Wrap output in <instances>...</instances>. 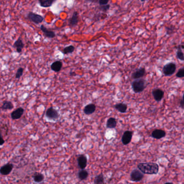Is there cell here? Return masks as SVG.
Here are the masks:
<instances>
[{
	"label": "cell",
	"instance_id": "obj_18",
	"mask_svg": "<svg viewBox=\"0 0 184 184\" xmlns=\"http://www.w3.org/2000/svg\"><path fill=\"white\" fill-rule=\"evenodd\" d=\"M57 0H38L40 6L43 8H49L52 6Z\"/></svg>",
	"mask_w": 184,
	"mask_h": 184
},
{
	"label": "cell",
	"instance_id": "obj_1",
	"mask_svg": "<svg viewBox=\"0 0 184 184\" xmlns=\"http://www.w3.org/2000/svg\"><path fill=\"white\" fill-rule=\"evenodd\" d=\"M137 167L144 174H156L159 172V165L155 163H142Z\"/></svg>",
	"mask_w": 184,
	"mask_h": 184
},
{
	"label": "cell",
	"instance_id": "obj_19",
	"mask_svg": "<svg viewBox=\"0 0 184 184\" xmlns=\"http://www.w3.org/2000/svg\"><path fill=\"white\" fill-rule=\"evenodd\" d=\"M62 65L63 64L61 61H56L51 64V69L55 72H58L61 70Z\"/></svg>",
	"mask_w": 184,
	"mask_h": 184
},
{
	"label": "cell",
	"instance_id": "obj_17",
	"mask_svg": "<svg viewBox=\"0 0 184 184\" xmlns=\"http://www.w3.org/2000/svg\"><path fill=\"white\" fill-rule=\"evenodd\" d=\"M79 23V13L77 11H74L71 18L69 20V25L71 27H74Z\"/></svg>",
	"mask_w": 184,
	"mask_h": 184
},
{
	"label": "cell",
	"instance_id": "obj_25",
	"mask_svg": "<svg viewBox=\"0 0 184 184\" xmlns=\"http://www.w3.org/2000/svg\"><path fill=\"white\" fill-rule=\"evenodd\" d=\"M33 179H34V180L35 181V182L39 183H41L42 181H43V180H44L45 176H44L43 174H42V173L36 172V173H35L33 175Z\"/></svg>",
	"mask_w": 184,
	"mask_h": 184
},
{
	"label": "cell",
	"instance_id": "obj_12",
	"mask_svg": "<svg viewBox=\"0 0 184 184\" xmlns=\"http://www.w3.org/2000/svg\"><path fill=\"white\" fill-rule=\"evenodd\" d=\"M24 109L22 107L18 108L16 110L13 111L11 114V117L13 120H17L20 118L24 113Z\"/></svg>",
	"mask_w": 184,
	"mask_h": 184
},
{
	"label": "cell",
	"instance_id": "obj_28",
	"mask_svg": "<svg viewBox=\"0 0 184 184\" xmlns=\"http://www.w3.org/2000/svg\"><path fill=\"white\" fill-rule=\"evenodd\" d=\"M23 71H24V70H23V68H22V67L19 68L17 70V72H16V74H15V78H16V79H20V78L22 77V75H23Z\"/></svg>",
	"mask_w": 184,
	"mask_h": 184
},
{
	"label": "cell",
	"instance_id": "obj_37",
	"mask_svg": "<svg viewBox=\"0 0 184 184\" xmlns=\"http://www.w3.org/2000/svg\"><path fill=\"white\" fill-rule=\"evenodd\" d=\"M142 2H145V0H140Z\"/></svg>",
	"mask_w": 184,
	"mask_h": 184
},
{
	"label": "cell",
	"instance_id": "obj_7",
	"mask_svg": "<svg viewBox=\"0 0 184 184\" xmlns=\"http://www.w3.org/2000/svg\"><path fill=\"white\" fill-rule=\"evenodd\" d=\"M46 116L49 119H51L53 120H56L58 119L59 116L58 111L55 109L53 107H50L48 108V110L46 111Z\"/></svg>",
	"mask_w": 184,
	"mask_h": 184
},
{
	"label": "cell",
	"instance_id": "obj_5",
	"mask_svg": "<svg viewBox=\"0 0 184 184\" xmlns=\"http://www.w3.org/2000/svg\"><path fill=\"white\" fill-rule=\"evenodd\" d=\"M131 180L134 182H138L142 180L144 178V173L138 170H133L130 174Z\"/></svg>",
	"mask_w": 184,
	"mask_h": 184
},
{
	"label": "cell",
	"instance_id": "obj_15",
	"mask_svg": "<svg viewBox=\"0 0 184 184\" xmlns=\"http://www.w3.org/2000/svg\"><path fill=\"white\" fill-rule=\"evenodd\" d=\"M13 47L16 49V50L18 53H21L22 52V49L24 47V44L20 37L13 44Z\"/></svg>",
	"mask_w": 184,
	"mask_h": 184
},
{
	"label": "cell",
	"instance_id": "obj_23",
	"mask_svg": "<svg viewBox=\"0 0 184 184\" xmlns=\"http://www.w3.org/2000/svg\"><path fill=\"white\" fill-rule=\"evenodd\" d=\"M184 45H180L178 47L177 51V57L178 59L181 61H184V54L182 51V49H184Z\"/></svg>",
	"mask_w": 184,
	"mask_h": 184
},
{
	"label": "cell",
	"instance_id": "obj_27",
	"mask_svg": "<svg viewBox=\"0 0 184 184\" xmlns=\"http://www.w3.org/2000/svg\"><path fill=\"white\" fill-rule=\"evenodd\" d=\"M74 51L75 47L73 45H69L68 47H64L62 52L64 54H71Z\"/></svg>",
	"mask_w": 184,
	"mask_h": 184
},
{
	"label": "cell",
	"instance_id": "obj_10",
	"mask_svg": "<svg viewBox=\"0 0 184 184\" xmlns=\"http://www.w3.org/2000/svg\"><path fill=\"white\" fill-rule=\"evenodd\" d=\"M152 95L154 100L157 102H159L164 97V91L159 88H156L152 91Z\"/></svg>",
	"mask_w": 184,
	"mask_h": 184
},
{
	"label": "cell",
	"instance_id": "obj_11",
	"mask_svg": "<svg viewBox=\"0 0 184 184\" xmlns=\"http://www.w3.org/2000/svg\"><path fill=\"white\" fill-rule=\"evenodd\" d=\"M146 70L145 68H140L138 69H137L132 74V78L133 79H139L143 77L144 75L145 74Z\"/></svg>",
	"mask_w": 184,
	"mask_h": 184
},
{
	"label": "cell",
	"instance_id": "obj_14",
	"mask_svg": "<svg viewBox=\"0 0 184 184\" xmlns=\"http://www.w3.org/2000/svg\"><path fill=\"white\" fill-rule=\"evenodd\" d=\"M40 29L45 36L48 38H53L56 36L55 32H54L53 31L48 30V29L46 27H45L43 25H41Z\"/></svg>",
	"mask_w": 184,
	"mask_h": 184
},
{
	"label": "cell",
	"instance_id": "obj_8",
	"mask_svg": "<svg viewBox=\"0 0 184 184\" xmlns=\"http://www.w3.org/2000/svg\"><path fill=\"white\" fill-rule=\"evenodd\" d=\"M13 167H14L13 164L7 163L1 167L0 173L2 176H7L10 174V172L13 169Z\"/></svg>",
	"mask_w": 184,
	"mask_h": 184
},
{
	"label": "cell",
	"instance_id": "obj_16",
	"mask_svg": "<svg viewBox=\"0 0 184 184\" xmlns=\"http://www.w3.org/2000/svg\"><path fill=\"white\" fill-rule=\"evenodd\" d=\"M96 106L95 104H90L86 105L84 108V113L86 115H91L93 114L96 111Z\"/></svg>",
	"mask_w": 184,
	"mask_h": 184
},
{
	"label": "cell",
	"instance_id": "obj_6",
	"mask_svg": "<svg viewBox=\"0 0 184 184\" xmlns=\"http://www.w3.org/2000/svg\"><path fill=\"white\" fill-rule=\"evenodd\" d=\"M133 132L131 131L126 130L124 133L122 137V142L123 145H126L129 144L131 142L132 138Z\"/></svg>",
	"mask_w": 184,
	"mask_h": 184
},
{
	"label": "cell",
	"instance_id": "obj_20",
	"mask_svg": "<svg viewBox=\"0 0 184 184\" xmlns=\"http://www.w3.org/2000/svg\"><path fill=\"white\" fill-rule=\"evenodd\" d=\"M114 107L116 109L121 113H125L127 109V104L123 103L116 104L115 105Z\"/></svg>",
	"mask_w": 184,
	"mask_h": 184
},
{
	"label": "cell",
	"instance_id": "obj_36",
	"mask_svg": "<svg viewBox=\"0 0 184 184\" xmlns=\"http://www.w3.org/2000/svg\"><path fill=\"white\" fill-rule=\"evenodd\" d=\"M165 184H173V183H165Z\"/></svg>",
	"mask_w": 184,
	"mask_h": 184
},
{
	"label": "cell",
	"instance_id": "obj_22",
	"mask_svg": "<svg viewBox=\"0 0 184 184\" xmlns=\"http://www.w3.org/2000/svg\"><path fill=\"white\" fill-rule=\"evenodd\" d=\"M78 176L79 180H84L86 179L89 176V173L85 169H82L81 170L79 171L78 173Z\"/></svg>",
	"mask_w": 184,
	"mask_h": 184
},
{
	"label": "cell",
	"instance_id": "obj_30",
	"mask_svg": "<svg viewBox=\"0 0 184 184\" xmlns=\"http://www.w3.org/2000/svg\"><path fill=\"white\" fill-rule=\"evenodd\" d=\"M110 8V5L109 4H108L104 6H100L99 9L103 12H106L108 10H109Z\"/></svg>",
	"mask_w": 184,
	"mask_h": 184
},
{
	"label": "cell",
	"instance_id": "obj_29",
	"mask_svg": "<svg viewBox=\"0 0 184 184\" xmlns=\"http://www.w3.org/2000/svg\"><path fill=\"white\" fill-rule=\"evenodd\" d=\"M174 29H175V27L172 25L166 27V34L169 35H171V34L174 33Z\"/></svg>",
	"mask_w": 184,
	"mask_h": 184
},
{
	"label": "cell",
	"instance_id": "obj_24",
	"mask_svg": "<svg viewBox=\"0 0 184 184\" xmlns=\"http://www.w3.org/2000/svg\"><path fill=\"white\" fill-rule=\"evenodd\" d=\"M14 108V105L11 102L9 101H4L2 105L1 109L2 110H11Z\"/></svg>",
	"mask_w": 184,
	"mask_h": 184
},
{
	"label": "cell",
	"instance_id": "obj_21",
	"mask_svg": "<svg viewBox=\"0 0 184 184\" xmlns=\"http://www.w3.org/2000/svg\"><path fill=\"white\" fill-rule=\"evenodd\" d=\"M117 125V121L115 118L110 117L106 122V127L109 129L115 128Z\"/></svg>",
	"mask_w": 184,
	"mask_h": 184
},
{
	"label": "cell",
	"instance_id": "obj_2",
	"mask_svg": "<svg viewBox=\"0 0 184 184\" xmlns=\"http://www.w3.org/2000/svg\"><path fill=\"white\" fill-rule=\"evenodd\" d=\"M131 85L133 92L135 93H140L145 89L146 82L144 79H139L133 81Z\"/></svg>",
	"mask_w": 184,
	"mask_h": 184
},
{
	"label": "cell",
	"instance_id": "obj_33",
	"mask_svg": "<svg viewBox=\"0 0 184 184\" xmlns=\"http://www.w3.org/2000/svg\"><path fill=\"white\" fill-rule=\"evenodd\" d=\"M180 107L182 108H184V94H183V99H181L180 102Z\"/></svg>",
	"mask_w": 184,
	"mask_h": 184
},
{
	"label": "cell",
	"instance_id": "obj_35",
	"mask_svg": "<svg viewBox=\"0 0 184 184\" xmlns=\"http://www.w3.org/2000/svg\"><path fill=\"white\" fill-rule=\"evenodd\" d=\"M4 140L2 136H1V145L2 146V145L4 144Z\"/></svg>",
	"mask_w": 184,
	"mask_h": 184
},
{
	"label": "cell",
	"instance_id": "obj_9",
	"mask_svg": "<svg viewBox=\"0 0 184 184\" xmlns=\"http://www.w3.org/2000/svg\"><path fill=\"white\" fill-rule=\"evenodd\" d=\"M77 163L79 167L82 169H85L87 166L88 159L84 154H80L77 158Z\"/></svg>",
	"mask_w": 184,
	"mask_h": 184
},
{
	"label": "cell",
	"instance_id": "obj_4",
	"mask_svg": "<svg viewBox=\"0 0 184 184\" xmlns=\"http://www.w3.org/2000/svg\"><path fill=\"white\" fill-rule=\"evenodd\" d=\"M176 69L177 66L176 64L173 63H169L164 65L163 72L165 76H171L175 73Z\"/></svg>",
	"mask_w": 184,
	"mask_h": 184
},
{
	"label": "cell",
	"instance_id": "obj_26",
	"mask_svg": "<svg viewBox=\"0 0 184 184\" xmlns=\"http://www.w3.org/2000/svg\"><path fill=\"white\" fill-rule=\"evenodd\" d=\"M104 178L102 173L97 175L94 179V184H104Z\"/></svg>",
	"mask_w": 184,
	"mask_h": 184
},
{
	"label": "cell",
	"instance_id": "obj_13",
	"mask_svg": "<svg viewBox=\"0 0 184 184\" xmlns=\"http://www.w3.org/2000/svg\"><path fill=\"white\" fill-rule=\"evenodd\" d=\"M166 136V133L165 131L161 129H155L151 134V136L157 140H160Z\"/></svg>",
	"mask_w": 184,
	"mask_h": 184
},
{
	"label": "cell",
	"instance_id": "obj_31",
	"mask_svg": "<svg viewBox=\"0 0 184 184\" xmlns=\"http://www.w3.org/2000/svg\"><path fill=\"white\" fill-rule=\"evenodd\" d=\"M176 77L179 78H182L184 77V68H181L178 71L176 74Z\"/></svg>",
	"mask_w": 184,
	"mask_h": 184
},
{
	"label": "cell",
	"instance_id": "obj_32",
	"mask_svg": "<svg viewBox=\"0 0 184 184\" xmlns=\"http://www.w3.org/2000/svg\"><path fill=\"white\" fill-rule=\"evenodd\" d=\"M109 0H98V4L99 6H104L108 4Z\"/></svg>",
	"mask_w": 184,
	"mask_h": 184
},
{
	"label": "cell",
	"instance_id": "obj_3",
	"mask_svg": "<svg viewBox=\"0 0 184 184\" xmlns=\"http://www.w3.org/2000/svg\"><path fill=\"white\" fill-rule=\"evenodd\" d=\"M27 18L29 21H30L31 22H33L36 24L41 23L44 20V18L42 16L31 11L28 13Z\"/></svg>",
	"mask_w": 184,
	"mask_h": 184
},
{
	"label": "cell",
	"instance_id": "obj_34",
	"mask_svg": "<svg viewBox=\"0 0 184 184\" xmlns=\"http://www.w3.org/2000/svg\"><path fill=\"white\" fill-rule=\"evenodd\" d=\"M86 2H91V3H95L96 2H98V0H85Z\"/></svg>",
	"mask_w": 184,
	"mask_h": 184
}]
</instances>
